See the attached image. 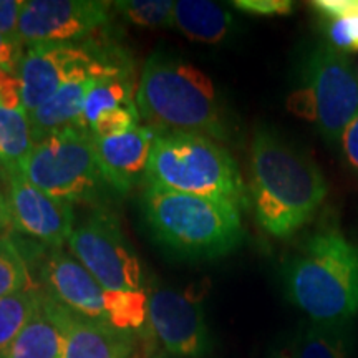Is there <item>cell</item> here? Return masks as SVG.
Segmentation results:
<instances>
[{"mask_svg": "<svg viewBox=\"0 0 358 358\" xmlns=\"http://www.w3.org/2000/svg\"><path fill=\"white\" fill-rule=\"evenodd\" d=\"M249 173L250 203L259 226L277 239L306 226L329 192L320 169L267 127L254 133Z\"/></svg>", "mask_w": 358, "mask_h": 358, "instance_id": "6da1fadb", "label": "cell"}, {"mask_svg": "<svg viewBox=\"0 0 358 358\" xmlns=\"http://www.w3.org/2000/svg\"><path fill=\"white\" fill-rule=\"evenodd\" d=\"M113 8L134 25L161 29L173 25L174 2L171 0H122Z\"/></svg>", "mask_w": 358, "mask_h": 358, "instance_id": "cb8c5ba5", "label": "cell"}, {"mask_svg": "<svg viewBox=\"0 0 358 358\" xmlns=\"http://www.w3.org/2000/svg\"><path fill=\"white\" fill-rule=\"evenodd\" d=\"M34 146L32 127L25 108H12L0 100V163L3 169H20Z\"/></svg>", "mask_w": 358, "mask_h": 358, "instance_id": "d6986e66", "label": "cell"}, {"mask_svg": "<svg viewBox=\"0 0 358 358\" xmlns=\"http://www.w3.org/2000/svg\"><path fill=\"white\" fill-rule=\"evenodd\" d=\"M145 185L229 203L239 211L249 203L236 159L199 133L156 131Z\"/></svg>", "mask_w": 358, "mask_h": 358, "instance_id": "5b68a950", "label": "cell"}, {"mask_svg": "<svg viewBox=\"0 0 358 358\" xmlns=\"http://www.w3.org/2000/svg\"><path fill=\"white\" fill-rule=\"evenodd\" d=\"M156 131L150 127H138L115 138L93 136L106 185L120 194H127L146 181Z\"/></svg>", "mask_w": 358, "mask_h": 358, "instance_id": "5bb4252c", "label": "cell"}, {"mask_svg": "<svg viewBox=\"0 0 358 358\" xmlns=\"http://www.w3.org/2000/svg\"><path fill=\"white\" fill-rule=\"evenodd\" d=\"M358 0H317L312 7L320 13L322 19H340L355 17Z\"/></svg>", "mask_w": 358, "mask_h": 358, "instance_id": "f1b7e54d", "label": "cell"}, {"mask_svg": "<svg viewBox=\"0 0 358 358\" xmlns=\"http://www.w3.org/2000/svg\"><path fill=\"white\" fill-rule=\"evenodd\" d=\"M232 6L254 15H289L294 12V2L289 0H236Z\"/></svg>", "mask_w": 358, "mask_h": 358, "instance_id": "4316f807", "label": "cell"}, {"mask_svg": "<svg viewBox=\"0 0 358 358\" xmlns=\"http://www.w3.org/2000/svg\"><path fill=\"white\" fill-rule=\"evenodd\" d=\"M134 100L143 122L155 131L199 133L219 143L229 138L231 127L213 80L182 58L151 53Z\"/></svg>", "mask_w": 358, "mask_h": 358, "instance_id": "7a4b0ae2", "label": "cell"}, {"mask_svg": "<svg viewBox=\"0 0 358 358\" xmlns=\"http://www.w3.org/2000/svg\"><path fill=\"white\" fill-rule=\"evenodd\" d=\"M7 176V201L13 229L47 248H62L73 232V208L45 194L34 186L22 169H3Z\"/></svg>", "mask_w": 358, "mask_h": 358, "instance_id": "8fae6325", "label": "cell"}, {"mask_svg": "<svg viewBox=\"0 0 358 358\" xmlns=\"http://www.w3.org/2000/svg\"><path fill=\"white\" fill-rule=\"evenodd\" d=\"M12 229H13V222H12L10 206H8L7 196H3L2 192H0V241L10 236Z\"/></svg>", "mask_w": 358, "mask_h": 358, "instance_id": "d6a6232c", "label": "cell"}, {"mask_svg": "<svg viewBox=\"0 0 358 358\" xmlns=\"http://www.w3.org/2000/svg\"><path fill=\"white\" fill-rule=\"evenodd\" d=\"M0 100L12 108H24L20 83L17 75L0 70Z\"/></svg>", "mask_w": 358, "mask_h": 358, "instance_id": "1f68e13d", "label": "cell"}, {"mask_svg": "<svg viewBox=\"0 0 358 358\" xmlns=\"http://www.w3.org/2000/svg\"><path fill=\"white\" fill-rule=\"evenodd\" d=\"M173 27L189 40L199 43H221L229 37L234 17L226 7L208 0L174 2Z\"/></svg>", "mask_w": 358, "mask_h": 358, "instance_id": "9a60e30c", "label": "cell"}, {"mask_svg": "<svg viewBox=\"0 0 358 358\" xmlns=\"http://www.w3.org/2000/svg\"><path fill=\"white\" fill-rule=\"evenodd\" d=\"M92 80H73L65 83L50 100L29 115L35 143L66 128H83V100Z\"/></svg>", "mask_w": 358, "mask_h": 358, "instance_id": "2e32d148", "label": "cell"}, {"mask_svg": "<svg viewBox=\"0 0 358 358\" xmlns=\"http://www.w3.org/2000/svg\"><path fill=\"white\" fill-rule=\"evenodd\" d=\"M24 43L13 42L0 35V70L17 75L20 60L24 57Z\"/></svg>", "mask_w": 358, "mask_h": 358, "instance_id": "f546056e", "label": "cell"}, {"mask_svg": "<svg viewBox=\"0 0 358 358\" xmlns=\"http://www.w3.org/2000/svg\"><path fill=\"white\" fill-rule=\"evenodd\" d=\"M24 0H0V35L24 43L19 34V19Z\"/></svg>", "mask_w": 358, "mask_h": 358, "instance_id": "83f0119b", "label": "cell"}, {"mask_svg": "<svg viewBox=\"0 0 358 358\" xmlns=\"http://www.w3.org/2000/svg\"><path fill=\"white\" fill-rule=\"evenodd\" d=\"M287 299L317 324H350L358 313V248L335 229L308 237L284 267Z\"/></svg>", "mask_w": 358, "mask_h": 358, "instance_id": "3957f363", "label": "cell"}, {"mask_svg": "<svg viewBox=\"0 0 358 358\" xmlns=\"http://www.w3.org/2000/svg\"><path fill=\"white\" fill-rule=\"evenodd\" d=\"M133 103V83L128 77H101L90 82L87 95L83 100L82 124L90 129L92 124L105 115L120 106Z\"/></svg>", "mask_w": 358, "mask_h": 358, "instance_id": "ffe728a7", "label": "cell"}, {"mask_svg": "<svg viewBox=\"0 0 358 358\" xmlns=\"http://www.w3.org/2000/svg\"><path fill=\"white\" fill-rule=\"evenodd\" d=\"M0 168H2V169H3V166H2V163H0Z\"/></svg>", "mask_w": 358, "mask_h": 358, "instance_id": "8d00e7d4", "label": "cell"}, {"mask_svg": "<svg viewBox=\"0 0 358 358\" xmlns=\"http://www.w3.org/2000/svg\"><path fill=\"white\" fill-rule=\"evenodd\" d=\"M20 169L45 194L70 206L92 203L106 185L93 134L80 127L66 128L35 143Z\"/></svg>", "mask_w": 358, "mask_h": 358, "instance_id": "52a82bcc", "label": "cell"}, {"mask_svg": "<svg viewBox=\"0 0 358 358\" xmlns=\"http://www.w3.org/2000/svg\"><path fill=\"white\" fill-rule=\"evenodd\" d=\"M27 259L10 236L0 241V299L30 287Z\"/></svg>", "mask_w": 358, "mask_h": 358, "instance_id": "603a6c76", "label": "cell"}, {"mask_svg": "<svg viewBox=\"0 0 358 358\" xmlns=\"http://www.w3.org/2000/svg\"><path fill=\"white\" fill-rule=\"evenodd\" d=\"M266 358H292V357H290L287 352L279 350V348H275V350H272Z\"/></svg>", "mask_w": 358, "mask_h": 358, "instance_id": "836d02e7", "label": "cell"}, {"mask_svg": "<svg viewBox=\"0 0 358 358\" xmlns=\"http://www.w3.org/2000/svg\"><path fill=\"white\" fill-rule=\"evenodd\" d=\"M148 315L168 355L203 358L208 353V325L198 299L166 285H156L148 295Z\"/></svg>", "mask_w": 358, "mask_h": 358, "instance_id": "30bf717a", "label": "cell"}, {"mask_svg": "<svg viewBox=\"0 0 358 358\" xmlns=\"http://www.w3.org/2000/svg\"><path fill=\"white\" fill-rule=\"evenodd\" d=\"M140 111H138L136 101L120 106L101 115L95 123L92 124L90 131L96 138H115L131 131L140 127Z\"/></svg>", "mask_w": 358, "mask_h": 358, "instance_id": "d4e9b609", "label": "cell"}, {"mask_svg": "<svg viewBox=\"0 0 358 358\" xmlns=\"http://www.w3.org/2000/svg\"><path fill=\"white\" fill-rule=\"evenodd\" d=\"M45 302L64 334V358H129L131 355V332L115 329L108 322L87 319L47 294Z\"/></svg>", "mask_w": 358, "mask_h": 358, "instance_id": "4fadbf2b", "label": "cell"}, {"mask_svg": "<svg viewBox=\"0 0 358 358\" xmlns=\"http://www.w3.org/2000/svg\"><path fill=\"white\" fill-rule=\"evenodd\" d=\"M289 108L313 123L330 145H338L358 116V78L350 62L329 42L313 47L302 69V85L289 98Z\"/></svg>", "mask_w": 358, "mask_h": 358, "instance_id": "8992f818", "label": "cell"}, {"mask_svg": "<svg viewBox=\"0 0 358 358\" xmlns=\"http://www.w3.org/2000/svg\"><path fill=\"white\" fill-rule=\"evenodd\" d=\"M66 244L105 290H143L140 257L111 213H93L75 227Z\"/></svg>", "mask_w": 358, "mask_h": 358, "instance_id": "ba28073f", "label": "cell"}, {"mask_svg": "<svg viewBox=\"0 0 358 358\" xmlns=\"http://www.w3.org/2000/svg\"><path fill=\"white\" fill-rule=\"evenodd\" d=\"M42 289L30 285L0 299V358H6L10 347L37 310Z\"/></svg>", "mask_w": 358, "mask_h": 358, "instance_id": "44dd1931", "label": "cell"}, {"mask_svg": "<svg viewBox=\"0 0 358 358\" xmlns=\"http://www.w3.org/2000/svg\"><path fill=\"white\" fill-rule=\"evenodd\" d=\"M355 17H358V6H357V10H355Z\"/></svg>", "mask_w": 358, "mask_h": 358, "instance_id": "d590c367", "label": "cell"}, {"mask_svg": "<svg viewBox=\"0 0 358 358\" xmlns=\"http://www.w3.org/2000/svg\"><path fill=\"white\" fill-rule=\"evenodd\" d=\"M143 213L156 241L189 259L222 257L243 241L241 211L229 203L146 186Z\"/></svg>", "mask_w": 358, "mask_h": 358, "instance_id": "277c9868", "label": "cell"}, {"mask_svg": "<svg viewBox=\"0 0 358 358\" xmlns=\"http://www.w3.org/2000/svg\"><path fill=\"white\" fill-rule=\"evenodd\" d=\"M329 43L338 52L358 50V17L322 19Z\"/></svg>", "mask_w": 358, "mask_h": 358, "instance_id": "484cf974", "label": "cell"}, {"mask_svg": "<svg viewBox=\"0 0 358 358\" xmlns=\"http://www.w3.org/2000/svg\"><path fill=\"white\" fill-rule=\"evenodd\" d=\"M338 145L342 148L347 164L358 174V116H355L345 128Z\"/></svg>", "mask_w": 358, "mask_h": 358, "instance_id": "4dcf8cb0", "label": "cell"}, {"mask_svg": "<svg viewBox=\"0 0 358 358\" xmlns=\"http://www.w3.org/2000/svg\"><path fill=\"white\" fill-rule=\"evenodd\" d=\"M37 259L38 279L48 297L87 319L108 322L105 289L70 250L45 245Z\"/></svg>", "mask_w": 358, "mask_h": 358, "instance_id": "7c38bea8", "label": "cell"}, {"mask_svg": "<svg viewBox=\"0 0 358 358\" xmlns=\"http://www.w3.org/2000/svg\"><path fill=\"white\" fill-rule=\"evenodd\" d=\"M105 308L115 329L140 330L150 320L145 290H105Z\"/></svg>", "mask_w": 358, "mask_h": 358, "instance_id": "7402d4cb", "label": "cell"}, {"mask_svg": "<svg viewBox=\"0 0 358 358\" xmlns=\"http://www.w3.org/2000/svg\"><path fill=\"white\" fill-rule=\"evenodd\" d=\"M350 324L308 322L294 340L292 358H352Z\"/></svg>", "mask_w": 358, "mask_h": 358, "instance_id": "ac0fdd59", "label": "cell"}, {"mask_svg": "<svg viewBox=\"0 0 358 358\" xmlns=\"http://www.w3.org/2000/svg\"><path fill=\"white\" fill-rule=\"evenodd\" d=\"M113 2L100 0H24L19 34L24 45L75 43L110 22Z\"/></svg>", "mask_w": 358, "mask_h": 358, "instance_id": "9c48e42d", "label": "cell"}, {"mask_svg": "<svg viewBox=\"0 0 358 358\" xmlns=\"http://www.w3.org/2000/svg\"><path fill=\"white\" fill-rule=\"evenodd\" d=\"M6 358H64V334L48 310L43 290L37 310Z\"/></svg>", "mask_w": 358, "mask_h": 358, "instance_id": "e0dca14e", "label": "cell"}, {"mask_svg": "<svg viewBox=\"0 0 358 358\" xmlns=\"http://www.w3.org/2000/svg\"><path fill=\"white\" fill-rule=\"evenodd\" d=\"M155 358H174V357H171V355H164V353H161V355H156Z\"/></svg>", "mask_w": 358, "mask_h": 358, "instance_id": "e575fe53", "label": "cell"}]
</instances>
